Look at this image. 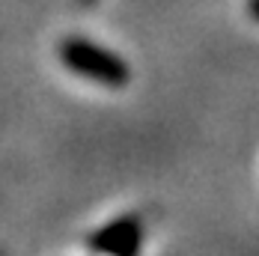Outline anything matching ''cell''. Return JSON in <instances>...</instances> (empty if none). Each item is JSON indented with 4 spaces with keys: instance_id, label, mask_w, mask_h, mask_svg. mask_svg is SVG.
<instances>
[{
    "instance_id": "obj_1",
    "label": "cell",
    "mask_w": 259,
    "mask_h": 256,
    "mask_svg": "<svg viewBox=\"0 0 259 256\" xmlns=\"http://www.w3.org/2000/svg\"><path fill=\"white\" fill-rule=\"evenodd\" d=\"M57 57L72 75L87 77V80L110 87V90H122L131 80L128 63L119 54L93 42V39H83V36H66L57 45Z\"/></svg>"
},
{
    "instance_id": "obj_2",
    "label": "cell",
    "mask_w": 259,
    "mask_h": 256,
    "mask_svg": "<svg viewBox=\"0 0 259 256\" xmlns=\"http://www.w3.org/2000/svg\"><path fill=\"white\" fill-rule=\"evenodd\" d=\"M87 247L96 256H140L143 247V221L137 215H119L90 232Z\"/></svg>"
},
{
    "instance_id": "obj_3",
    "label": "cell",
    "mask_w": 259,
    "mask_h": 256,
    "mask_svg": "<svg viewBox=\"0 0 259 256\" xmlns=\"http://www.w3.org/2000/svg\"><path fill=\"white\" fill-rule=\"evenodd\" d=\"M247 15L253 21H259V0H247Z\"/></svg>"
},
{
    "instance_id": "obj_4",
    "label": "cell",
    "mask_w": 259,
    "mask_h": 256,
    "mask_svg": "<svg viewBox=\"0 0 259 256\" xmlns=\"http://www.w3.org/2000/svg\"><path fill=\"white\" fill-rule=\"evenodd\" d=\"M80 3H83V6H90V3H96V0H80Z\"/></svg>"
}]
</instances>
